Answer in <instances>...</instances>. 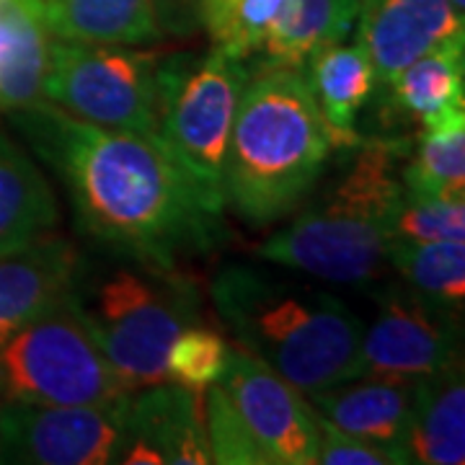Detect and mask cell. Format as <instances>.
<instances>
[{
  "label": "cell",
  "mask_w": 465,
  "mask_h": 465,
  "mask_svg": "<svg viewBox=\"0 0 465 465\" xmlns=\"http://www.w3.org/2000/svg\"><path fill=\"white\" fill-rule=\"evenodd\" d=\"M65 186L78 231L106 253L182 266L220 235V210L150 134L88 124L50 101L8 112Z\"/></svg>",
  "instance_id": "cell-1"
},
{
  "label": "cell",
  "mask_w": 465,
  "mask_h": 465,
  "mask_svg": "<svg viewBox=\"0 0 465 465\" xmlns=\"http://www.w3.org/2000/svg\"><path fill=\"white\" fill-rule=\"evenodd\" d=\"M217 318L235 347L313 396L360 375L365 323L339 295L246 262L220 266L210 282Z\"/></svg>",
  "instance_id": "cell-2"
},
{
  "label": "cell",
  "mask_w": 465,
  "mask_h": 465,
  "mask_svg": "<svg viewBox=\"0 0 465 465\" xmlns=\"http://www.w3.org/2000/svg\"><path fill=\"white\" fill-rule=\"evenodd\" d=\"M409 140H362L349 163L316 194L300 202L298 215L272 232L253 253L266 264L300 272L329 284L367 287L388 266L391 220L403 183Z\"/></svg>",
  "instance_id": "cell-3"
},
{
  "label": "cell",
  "mask_w": 465,
  "mask_h": 465,
  "mask_svg": "<svg viewBox=\"0 0 465 465\" xmlns=\"http://www.w3.org/2000/svg\"><path fill=\"white\" fill-rule=\"evenodd\" d=\"M333 153L305 73L266 67L241 94L232 119L223 197L246 223L266 225L298 210Z\"/></svg>",
  "instance_id": "cell-4"
},
{
  "label": "cell",
  "mask_w": 465,
  "mask_h": 465,
  "mask_svg": "<svg viewBox=\"0 0 465 465\" xmlns=\"http://www.w3.org/2000/svg\"><path fill=\"white\" fill-rule=\"evenodd\" d=\"M85 329L127 391L166 382V357L176 333L200 323V284L182 266L109 253L85 264L70 287Z\"/></svg>",
  "instance_id": "cell-5"
},
{
  "label": "cell",
  "mask_w": 465,
  "mask_h": 465,
  "mask_svg": "<svg viewBox=\"0 0 465 465\" xmlns=\"http://www.w3.org/2000/svg\"><path fill=\"white\" fill-rule=\"evenodd\" d=\"M127 393L70 290L0 347V401L112 406Z\"/></svg>",
  "instance_id": "cell-6"
},
{
  "label": "cell",
  "mask_w": 465,
  "mask_h": 465,
  "mask_svg": "<svg viewBox=\"0 0 465 465\" xmlns=\"http://www.w3.org/2000/svg\"><path fill=\"white\" fill-rule=\"evenodd\" d=\"M249 78L243 60L215 47L204 54L166 52L161 63L158 140L220 213L228 140Z\"/></svg>",
  "instance_id": "cell-7"
},
{
  "label": "cell",
  "mask_w": 465,
  "mask_h": 465,
  "mask_svg": "<svg viewBox=\"0 0 465 465\" xmlns=\"http://www.w3.org/2000/svg\"><path fill=\"white\" fill-rule=\"evenodd\" d=\"M161 50L52 39L45 101L88 124L158 137Z\"/></svg>",
  "instance_id": "cell-8"
},
{
  "label": "cell",
  "mask_w": 465,
  "mask_h": 465,
  "mask_svg": "<svg viewBox=\"0 0 465 465\" xmlns=\"http://www.w3.org/2000/svg\"><path fill=\"white\" fill-rule=\"evenodd\" d=\"M122 399L112 406L0 401V463L109 465L124 445Z\"/></svg>",
  "instance_id": "cell-9"
},
{
  "label": "cell",
  "mask_w": 465,
  "mask_h": 465,
  "mask_svg": "<svg viewBox=\"0 0 465 465\" xmlns=\"http://www.w3.org/2000/svg\"><path fill=\"white\" fill-rule=\"evenodd\" d=\"M458 321L409 284H388L378 292V316L362 333L360 375L416 381L452 365L463 357Z\"/></svg>",
  "instance_id": "cell-10"
},
{
  "label": "cell",
  "mask_w": 465,
  "mask_h": 465,
  "mask_svg": "<svg viewBox=\"0 0 465 465\" xmlns=\"http://www.w3.org/2000/svg\"><path fill=\"white\" fill-rule=\"evenodd\" d=\"M217 385L269 465L318 463L321 427L305 393L238 347Z\"/></svg>",
  "instance_id": "cell-11"
},
{
  "label": "cell",
  "mask_w": 465,
  "mask_h": 465,
  "mask_svg": "<svg viewBox=\"0 0 465 465\" xmlns=\"http://www.w3.org/2000/svg\"><path fill=\"white\" fill-rule=\"evenodd\" d=\"M124 465H204L213 463L204 393L176 382H155L130 391L122 403Z\"/></svg>",
  "instance_id": "cell-12"
},
{
  "label": "cell",
  "mask_w": 465,
  "mask_h": 465,
  "mask_svg": "<svg viewBox=\"0 0 465 465\" xmlns=\"http://www.w3.org/2000/svg\"><path fill=\"white\" fill-rule=\"evenodd\" d=\"M357 42L382 85L430 52L465 50V16L450 0H360Z\"/></svg>",
  "instance_id": "cell-13"
},
{
  "label": "cell",
  "mask_w": 465,
  "mask_h": 465,
  "mask_svg": "<svg viewBox=\"0 0 465 465\" xmlns=\"http://www.w3.org/2000/svg\"><path fill=\"white\" fill-rule=\"evenodd\" d=\"M81 262L84 253L54 231L26 249L0 256V347L65 295Z\"/></svg>",
  "instance_id": "cell-14"
},
{
  "label": "cell",
  "mask_w": 465,
  "mask_h": 465,
  "mask_svg": "<svg viewBox=\"0 0 465 465\" xmlns=\"http://www.w3.org/2000/svg\"><path fill=\"white\" fill-rule=\"evenodd\" d=\"M308 401L313 411L336 430L362 437L382 448L399 450L406 458L403 440L411 419L414 381L360 375L323 388L308 396Z\"/></svg>",
  "instance_id": "cell-15"
},
{
  "label": "cell",
  "mask_w": 465,
  "mask_h": 465,
  "mask_svg": "<svg viewBox=\"0 0 465 465\" xmlns=\"http://www.w3.org/2000/svg\"><path fill=\"white\" fill-rule=\"evenodd\" d=\"M403 450L409 463H465L463 357L414 381V403Z\"/></svg>",
  "instance_id": "cell-16"
},
{
  "label": "cell",
  "mask_w": 465,
  "mask_h": 465,
  "mask_svg": "<svg viewBox=\"0 0 465 465\" xmlns=\"http://www.w3.org/2000/svg\"><path fill=\"white\" fill-rule=\"evenodd\" d=\"M313 91L333 150H354L362 137L357 133L360 114L378 88V75L370 54L360 42L331 45L311 57L302 67Z\"/></svg>",
  "instance_id": "cell-17"
},
{
  "label": "cell",
  "mask_w": 465,
  "mask_h": 465,
  "mask_svg": "<svg viewBox=\"0 0 465 465\" xmlns=\"http://www.w3.org/2000/svg\"><path fill=\"white\" fill-rule=\"evenodd\" d=\"M52 39L42 0H0V112L45 101Z\"/></svg>",
  "instance_id": "cell-18"
},
{
  "label": "cell",
  "mask_w": 465,
  "mask_h": 465,
  "mask_svg": "<svg viewBox=\"0 0 465 465\" xmlns=\"http://www.w3.org/2000/svg\"><path fill=\"white\" fill-rule=\"evenodd\" d=\"M57 197L36 161L0 127V256L54 231Z\"/></svg>",
  "instance_id": "cell-19"
},
{
  "label": "cell",
  "mask_w": 465,
  "mask_h": 465,
  "mask_svg": "<svg viewBox=\"0 0 465 465\" xmlns=\"http://www.w3.org/2000/svg\"><path fill=\"white\" fill-rule=\"evenodd\" d=\"M54 39L81 45H153L163 36L155 0H42Z\"/></svg>",
  "instance_id": "cell-20"
},
{
  "label": "cell",
  "mask_w": 465,
  "mask_h": 465,
  "mask_svg": "<svg viewBox=\"0 0 465 465\" xmlns=\"http://www.w3.org/2000/svg\"><path fill=\"white\" fill-rule=\"evenodd\" d=\"M360 0H282L264 36L269 67H302L321 50L344 42L357 24Z\"/></svg>",
  "instance_id": "cell-21"
},
{
  "label": "cell",
  "mask_w": 465,
  "mask_h": 465,
  "mask_svg": "<svg viewBox=\"0 0 465 465\" xmlns=\"http://www.w3.org/2000/svg\"><path fill=\"white\" fill-rule=\"evenodd\" d=\"M465 50H437L419 57L382 84L388 109L416 124L430 127L465 109Z\"/></svg>",
  "instance_id": "cell-22"
},
{
  "label": "cell",
  "mask_w": 465,
  "mask_h": 465,
  "mask_svg": "<svg viewBox=\"0 0 465 465\" xmlns=\"http://www.w3.org/2000/svg\"><path fill=\"white\" fill-rule=\"evenodd\" d=\"M416 143L401 168L403 189L419 197L465 200V109L419 130Z\"/></svg>",
  "instance_id": "cell-23"
},
{
  "label": "cell",
  "mask_w": 465,
  "mask_h": 465,
  "mask_svg": "<svg viewBox=\"0 0 465 465\" xmlns=\"http://www.w3.org/2000/svg\"><path fill=\"white\" fill-rule=\"evenodd\" d=\"M388 266L396 269L401 282L409 284L421 298L463 316L465 241H393L388 249Z\"/></svg>",
  "instance_id": "cell-24"
},
{
  "label": "cell",
  "mask_w": 465,
  "mask_h": 465,
  "mask_svg": "<svg viewBox=\"0 0 465 465\" xmlns=\"http://www.w3.org/2000/svg\"><path fill=\"white\" fill-rule=\"evenodd\" d=\"M282 0H200V24L213 47L235 60L262 50Z\"/></svg>",
  "instance_id": "cell-25"
},
{
  "label": "cell",
  "mask_w": 465,
  "mask_h": 465,
  "mask_svg": "<svg viewBox=\"0 0 465 465\" xmlns=\"http://www.w3.org/2000/svg\"><path fill=\"white\" fill-rule=\"evenodd\" d=\"M232 344L215 329L192 323L176 333L166 357L168 381L186 391L207 393L231 362Z\"/></svg>",
  "instance_id": "cell-26"
},
{
  "label": "cell",
  "mask_w": 465,
  "mask_h": 465,
  "mask_svg": "<svg viewBox=\"0 0 465 465\" xmlns=\"http://www.w3.org/2000/svg\"><path fill=\"white\" fill-rule=\"evenodd\" d=\"M393 241H465V200H440L401 192L391 220Z\"/></svg>",
  "instance_id": "cell-27"
},
{
  "label": "cell",
  "mask_w": 465,
  "mask_h": 465,
  "mask_svg": "<svg viewBox=\"0 0 465 465\" xmlns=\"http://www.w3.org/2000/svg\"><path fill=\"white\" fill-rule=\"evenodd\" d=\"M204 419H207V440H210L213 463L269 465L262 448L253 442V437L243 427L225 391L217 382L204 393Z\"/></svg>",
  "instance_id": "cell-28"
},
{
  "label": "cell",
  "mask_w": 465,
  "mask_h": 465,
  "mask_svg": "<svg viewBox=\"0 0 465 465\" xmlns=\"http://www.w3.org/2000/svg\"><path fill=\"white\" fill-rule=\"evenodd\" d=\"M321 427V445H318V463L323 465H403L406 458L399 450L382 448L367 442L362 437L341 432L326 419L318 416Z\"/></svg>",
  "instance_id": "cell-29"
},
{
  "label": "cell",
  "mask_w": 465,
  "mask_h": 465,
  "mask_svg": "<svg viewBox=\"0 0 465 465\" xmlns=\"http://www.w3.org/2000/svg\"><path fill=\"white\" fill-rule=\"evenodd\" d=\"M163 32H192L200 24V0H155Z\"/></svg>",
  "instance_id": "cell-30"
},
{
  "label": "cell",
  "mask_w": 465,
  "mask_h": 465,
  "mask_svg": "<svg viewBox=\"0 0 465 465\" xmlns=\"http://www.w3.org/2000/svg\"><path fill=\"white\" fill-rule=\"evenodd\" d=\"M450 5H452V8H455L458 14H463V16H465V0H450Z\"/></svg>",
  "instance_id": "cell-31"
}]
</instances>
